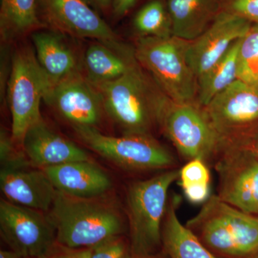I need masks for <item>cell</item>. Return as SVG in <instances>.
<instances>
[{
	"label": "cell",
	"instance_id": "obj_34",
	"mask_svg": "<svg viewBox=\"0 0 258 258\" xmlns=\"http://www.w3.org/2000/svg\"><path fill=\"white\" fill-rule=\"evenodd\" d=\"M0 258H24L21 257L20 254L16 253L14 251L9 249H1L0 250Z\"/></svg>",
	"mask_w": 258,
	"mask_h": 258
},
{
	"label": "cell",
	"instance_id": "obj_33",
	"mask_svg": "<svg viewBox=\"0 0 258 258\" xmlns=\"http://www.w3.org/2000/svg\"><path fill=\"white\" fill-rule=\"evenodd\" d=\"M242 147L247 148L249 150L252 151L258 157V133L254 136L253 139L249 143H247Z\"/></svg>",
	"mask_w": 258,
	"mask_h": 258
},
{
	"label": "cell",
	"instance_id": "obj_10",
	"mask_svg": "<svg viewBox=\"0 0 258 258\" xmlns=\"http://www.w3.org/2000/svg\"><path fill=\"white\" fill-rule=\"evenodd\" d=\"M0 235L24 258H43L57 244L55 227L44 212L1 200Z\"/></svg>",
	"mask_w": 258,
	"mask_h": 258
},
{
	"label": "cell",
	"instance_id": "obj_12",
	"mask_svg": "<svg viewBox=\"0 0 258 258\" xmlns=\"http://www.w3.org/2000/svg\"><path fill=\"white\" fill-rule=\"evenodd\" d=\"M44 101L71 126L97 128L106 115L101 93L81 72L52 83Z\"/></svg>",
	"mask_w": 258,
	"mask_h": 258
},
{
	"label": "cell",
	"instance_id": "obj_17",
	"mask_svg": "<svg viewBox=\"0 0 258 258\" xmlns=\"http://www.w3.org/2000/svg\"><path fill=\"white\" fill-rule=\"evenodd\" d=\"M57 191L79 198H98L111 188L109 176L91 160L44 168Z\"/></svg>",
	"mask_w": 258,
	"mask_h": 258
},
{
	"label": "cell",
	"instance_id": "obj_24",
	"mask_svg": "<svg viewBox=\"0 0 258 258\" xmlns=\"http://www.w3.org/2000/svg\"><path fill=\"white\" fill-rule=\"evenodd\" d=\"M133 24L139 37L173 36L170 15L162 0H152L142 7L134 17Z\"/></svg>",
	"mask_w": 258,
	"mask_h": 258
},
{
	"label": "cell",
	"instance_id": "obj_11",
	"mask_svg": "<svg viewBox=\"0 0 258 258\" xmlns=\"http://www.w3.org/2000/svg\"><path fill=\"white\" fill-rule=\"evenodd\" d=\"M218 174L217 196L241 211L258 214V157L245 147L222 151L214 162Z\"/></svg>",
	"mask_w": 258,
	"mask_h": 258
},
{
	"label": "cell",
	"instance_id": "obj_7",
	"mask_svg": "<svg viewBox=\"0 0 258 258\" xmlns=\"http://www.w3.org/2000/svg\"><path fill=\"white\" fill-rule=\"evenodd\" d=\"M220 152L242 147L258 133V86L236 80L203 107Z\"/></svg>",
	"mask_w": 258,
	"mask_h": 258
},
{
	"label": "cell",
	"instance_id": "obj_15",
	"mask_svg": "<svg viewBox=\"0 0 258 258\" xmlns=\"http://www.w3.org/2000/svg\"><path fill=\"white\" fill-rule=\"evenodd\" d=\"M22 146L31 165L39 169L91 160L81 147L52 130L43 118L28 129Z\"/></svg>",
	"mask_w": 258,
	"mask_h": 258
},
{
	"label": "cell",
	"instance_id": "obj_30",
	"mask_svg": "<svg viewBox=\"0 0 258 258\" xmlns=\"http://www.w3.org/2000/svg\"><path fill=\"white\" fill-rule=\"evenodd\" d=\"M90 248L71 249L57 244L55 249L43 258H90Z\"/></svg>",
	"mask_w": 258,
	"mask_h": 258
},
{
	"label": "cell",
	"instance_id": "obj_5",
	"mask_svg": "<svg viewBox=\"0 0 258 258\" xmlns=\"http://www.w3.org/2000/svg\"><path fill=\"white\" fill-rule=\"evenodd\" d=\"M189 43L175 36L139 37L134 48L139 64L176 103H198V79L187 59Z\"/></svg>",
	"mask_w": 258,
	"mask_h": 258
},
{
	"label": "cell",
	"instance_id": "obj_32",
	"mask_svg": "<svg viewBox=\"0 0 258 258\" xmlns=\"http://www.w3.org/2000/svg\"><path fill=\"white\" fill-rule=\"evenodd\" d=\"M85 1L93 8L103 10V11L112 8L113 3V0H85Z\"/></svg>",
	"mask_w": 258,
	"mask_h": 258
},
{
	"label": "cell",
	"instance_id": "obj_2",
	"mask_svg": "<svg viewBox=\"0 0 258 258\" xmlns=\"http://www.w3.org/2000/svg\"><path fill=\"white\" fill-rule=\"evenodd\" d=\"M47 213L55 227L57 244L68 248H91L124 232L118 209L101 198H75L57 191Z\"/></svg>",
	"mask_w": 258,
	"mask_h": 258
},
{
	"label": "cell",
	"instance_id": "obj_28",
	"mask_svg": "<svg viewBox=\"0 0 258 258\" xmlns=\"http://www.w3.org/2000/svg\"><path fill=\"white\" fill-rule=\"evenodd\" d=\"M90 249V258H134L130 242L122 235L108 237Z\"/></svg>",
	"mask_w": 258,
	"mask_h": 258
},
{
	"label": "cell",
	"instance_id": "obj_20",
	"mask_svg": "<svg viewBox=\"0 0 258 258\" xmlns=\"http://www.w3.org/2000/svg\"><path fill=\"white\" fill-rule=\"evenodd\" d=\"M59 32H35L32 42L37 62L52 83L81 72L76 56Z\"/></svg>",
	"mask_w": 258,
	"mask_h": 258
},
{
	"label": "cell",
	"instance_id": "obj_1",
	"mask_svg": "<svg viewBox=\"0 0 258 258\" xmlns=\"http://www.w3.org/2000/svg\"><path fill=\"white\" fill-rule=\"evenodd\" d=\"M93 85L101 93L106 115L123 134L152 135L159 128L170 99L138 61L119 79Z\"/></svg>",
	"mask_w": 258,
	"mask_h": 258
},
{
	"label": "cell",
	"instance_id": "obj_35",
	"mask_svg": "<svg viewBox=\"0 0 258 258\" xmlns=\"http://www.w3.org/2000/svg\"><path fill=\"white\" fill-rule=\"evenodd\" d=\"M144 258H168V257L164 252H162V253L158 252L157 254H153V255L149 256V257Z\"/></svg>",
	"mask_w": 258,
	"mask_h": 258
},
{
	"label": "cell",
	"instance_id": "obj_21",
	"mask_svg": "<svg viewBox=\"0 0 258 258\" xmlns=\"http://www.w3.org/2000/svg\"><path fill=\"white\" fill-rule=\"evenodd\" d=\"M161 237L163 252L168 258H220L212 252L192 231L181 223L174 200L168 203Z\"/></svg>",
	"mask_w": 258,
	"mask_h": 258
},
{
	"label": "cell",
	"instance_id": "obj_27",
	"mask_svg": "<svg viewBox=\"0 0 258 258\" xmlns=\"http://www.w3.org/2000/svg\"><path fill=\"white\" fill-rule=\"evenodd\" d=\"M0 163L1 169L18 170L31 166L23 146L13 138L12 132L2 128L0 132Z\"/></svg>",
	"mask_w": 258,
	"mask_h": 258
},
{
	"label": "cell",
	"instance_id": "obj_13",
	"mask_svg": "<svg viewBox=\"0 0 258 258\" xmlns=\"http://www.w3.org/2000/svg\"><path fill=\"white\" fill-rule=\"evenodd\" d=\"M44 25L62 35L105 43L120 42L116 34L85 0H38Z\"/></svg>",
	"mask_w": 258,
	"mask_h": 258
},
{
	"label": "cell",
	"instance_id": "obj_23",
	"mask_svg": "<svg viewBox=\"0 0 258 258\" xmlns=\"http://www.w3.org/2000/svg\"><path fill=\"white\" fill-rule=\"evenodd\" d=\"M241 39L234 42L225 55L198 79L197 101L200 106H206L217 95L238 79L237 63Z\"/></svg>",
	"mask_w": 258,
	"mask_h": 258
},
{
	"label": "cell",
	"instance_id": "obj_9",
	"mask_svg": "<svg viewBox=\"0 0 258 258\" xmlns=\"http://www.w3.org/2000/svg\"><path fill=\"white\" fill-rule=\"evenodd\" d=\"M159 129L187 161L215 162L220 153L218 138L203 107L198 103H168Z\"/></svg>",
	"mask_w": 258,
	"mask_h": 258
},
{
	"label": "cell",
	"instance_id": "obj_25",
	"mask_svg": "<svg viewBox=\"0 0 258 258\" xmlns=\"http://www.w3.org/2000/svg\"><path fill=\"white\" fill-rule=\"evenodd\" d=\"M181 187L188 201L205 203L210 198V172L205 161L193 159L180 169Z\"/></svg>",
	"mask_w": 258,
	"mask_h": 258
},
{
	"label": "cell",
	"instance_id": "obj_6",
	"mask_svg": "<svg viewBox=\"0 0 258 258\" xmlns=\"http://www.w3.org/2000/svg\"><path fill=\"white\" fill-rule=\"evenodd\" d=\"M29 47L18 49L12 57L7 99L12 116L13 138L21 144L29 128L42 119L40 104L52 86Z\"/></svg>",
	"mask_w": 258,
	"mask_h": 258
},
{
	"label": "cell",
	"instance_id": "obj_18",
	"mask_svg": "<svg viewBox=\"0 0 258 258\" xmlns=\"http://www.w3.org/2000/svg\"><path fill=\"white\" fill-rule=\"evenodd\" d=\"M137 62L134 49L120 41H97L90 45L85 53V76L93 84L110 82L126 74Z\"/></svg>",
	"mask_w": 258,
	"mask_h": 258
},
{
	"label": "cell",
	"instance_id": "obj_14",
	"mask_svg": "<svg viewBox=\"0 0 258 258\" xmlns=\"http://www.w3.org/2000/svg\"><path fill=\"white\" fill-rule=\"evenodd\" d=\"M252 25L247 19L222 10L212 25L190 42L187 59L197 79L211 69L234 42L242 38Z\"/></svg>",
	"mask_w": 258,
	"mask_h": 258
},
{
	"label": "cell",
	"instance_id": "obj_19",
	"mask_svg": "<svg viewBox=\"0 0 258 258\" xmlns=\"http://www.w3.org/2000/svg\"><path fill=\"white\" fill-rule=\"evenodd\" d=\"M173 36L193 41L222 11V0H167Z\"/></svg>",
	"mask_w": 258,
	"mask_h": 258
},
{
	"label": "cell",
	"instance_id": "obj_16",
	"mask_svg": "<svg viewBox=\"0 0 258 258\" xmlns=\"http://www.w3.org/2000/svg\"><path fill=\"white\" fill-rule=\"evenodd\" d=\"M0 189L8 201L48 212L57 190L42 169L0 171Z\"/></svg>",
	"mask_w": 258,
	"mask_h": 258
},
{
	"label": "cell",
	"instance_id": "obj_22",
	"mask_svg": "<svg viewBox=\"0 0 258 258\" xmlns=\"http://www.w3.org/2000/svg\"><path fill=\"white\" fill-rule=\"evenodd\" d=\"M42 26L38 0H1L0 34L3 42L15 41Z\"/></svg>",
	"mask_w": 258,
	"mask_h": 258
},
{
	"label": "cell",
	"instance_id": "obj_4",
	"mask_svg": "<svg viewBox=\"0 0 258 258\" xmlns=\"http://www.w3.org/2000/svg\"><path fill=\"white\" fill-rule=\"evenodd\" d=\"M180 169L163 171L150 179L134 181L126 193L129 242L134 258L159 252L169 188L179 179Z\"/></svg>",
	"mask_w": 258,
	"mask_h": 258
},
{
	"label": "cell",
	"instance_id": "obj_26",
	"mask_svg": "<svg viewBox=\"0 0 258 258\" xmlns=\"http://www.w3.org/2000/svg\"><path fill=\"white\" fill-rule=\"evenodd\" d=\"M237 79L258 86V23H252L248 32L241 39Z\"/></svg>",
	"mask_w": 258,
	"mask_h": 258
},
{
	"label": "cell",
	"instance_id": "obj_8",
	"mask_svg": "<svg viewBox=\"0 0 258 258\" xmlns=\"http://www.w3.org/2000/svg\"><path fill=\"white\" fill-rule=\"evenodd\" d=\"M79 140L102 157L130 171H166L175 169L173 154L152 135L123 134L112 137L96 127L74 125Z\"/></svg>",
	"mask_w": 258,
	"mask_h": 258
},
{
	"label": "cell",
	"instance_id": "obj_29",
	"mask_svg": "<svg viewBox=\"0 0 258 258\" xmlns=\"http://www.w3.org/2000/svg\"><path fill=\"white\" fill-rule=\"evenodd\" d=\"M222 10L258 23V0H222Z\"/></svg>",
	"mask_w": 258,
	"mask_h": 258
},
{
	"label": "cell",
	"instance_id": "obj_31",
	"mask_svg": "<svg viewBox=\"0 0 258 258\" xmlns=\"http://www.w3.org/2000/svg\"><path fill=\"white\" fill-rule=\"evenodd\" d=\"M139 0H113L112 11L116 18L125 16Z\"/></svg>",
	"mask_w": 258,
	"mask_h": 258
},
{
	"label": "cell",
	"instance_id": "obj_3",
	"mask_svg": "<svg viewBox=\"0 0 258 258\" xmlns=\"http://www.w3.org/2000/svg\"><path fill=\"white\" fill-rule=\"evenodd\" d=\"M205 246L220 258H258V217L212 195L186 222Z\"/></svg>",
	"mask_w": 258,
	"mask_h": 258
}]
</instances>
